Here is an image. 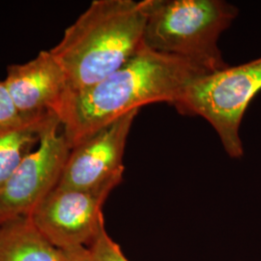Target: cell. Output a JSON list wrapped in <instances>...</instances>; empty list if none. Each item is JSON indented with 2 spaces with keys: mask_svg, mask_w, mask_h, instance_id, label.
Here are the masks:
<instances>
[{
  "mask_svg": "<svg viewBox=\"0 0 261 261\" xmlns=\"http://www.w3.org/2000/svg\"><path fill=\"white\" fill-rule=\"evenodd\" d=\"M209 74L188 60L144 46L98 84L67 90L55 114L71 149L122 116L150 103L174 105L187 87Z\"/></svg>",
  "mask_w": 261,
  "mask_h": 261,
  "instance_id": "1",
  "label": "cell"
},
{
  "mask_svg": "<svg viewBox=\"0 0 261 261\" xmlns=\"http://www.w3.org/2000/svg\"><path fill=\"white\" fill-rule=\"evenodd\" d=\"M147 0H95L49 49L69 91L98 84L143 46Z\"/></svg>",
  "mask_w": 261,
  "mask_h": 261,
  "instance_id": "2",
  "label": "cell"
},
{
  "mask_svg": "<svg viewBox=\"0 0 261 261\" xmlns=\"http://www.w3.org/2000/svg\"><path fill=\"white\" fill-rule=\"evenodd\" d=\"M237 16L238 9L224 0H147L143 44L215 73L228 66L219 39Z\"/></svg>",
  "mask_w": 261,
  "mask_h": 261,
  "instance_id": "3",
  "label": "cell"
},
{
  "mask_svg": "<svg viewBox=\"0 0 261 261\" xmlns=\"http://www.w3.org/2000/svg\"><path fill=\"white\" fill-rule=\"evenodd\" d=\"M259 91L261 57L200 76L173 106L182 114L203 117L214 128L227 155L239 159L244 154L239 133L243 117Z\"/></svg>",
  "mask_w": 261,
  "mask_h": 261,
  "instance_id": "4",
  "label": "cell"
},
{
  "mask_svg": "<svg viewBox=\"0 0 261 261\" xmlns=\"http://www.w3.org/2000/svg\"><path fill=\"white\" fill-rule=\"evenodd\" d=\"M60 128L58 117L53 114L40 133L37 149L23 159L0 190V224L30 217L58 185L71 151Z\"/></svg>",
  "mask_w": 261,
  "mask_h": 261,
  "instance_id": "5",
  "label": "cell"
},
{
  "mask_svg": "<svg viewBox=\"0 0 261 261\" xmlns=\"http://www.w3.org/2000/svg\"><path fill=\"white\" fill-rule=\"evenodd\" d=\"M110 192L56 186L30 215L32 223L60 251L88 247L105 226L103 205Z\"/></svg>",
  "mask_w": 261,
  "mask_h": 261,
  "instance_id": "6",
  "label": "cell"
},
{
  "mask_svg": "<svg viewBox=\"0 0 261 261\" xmlns=\"http://www.w3.org/2000/svg\"><path fill=\"white\" fill-rule=\"evenodd\" d=\"M138 113L122 116L73 147L57 186L112 193L123 180L126 143Z\"/></svg>",
  "mask_w": 261,
  "mask_h": 261,
  "instance_id": "7",
  "label": "cell"
},
{
  "mask_svg": "<svg viewBox=\"0 0 261 261\" xmlns=\"http://www.w3.org/2000/svg\"><path fill=\"white\" fill-rule=\"evenodd\" d=\"M4 84L23 116L55 113L68 90L65 74L50 50L23 64L7 68Z\"/></svg>",
  "mask_w": 261,
  "mask_h": 261,
  "instance_id": "8",
  "label": "cell"
},
{
  "mask_svg": "<svg viewBox=\"0 0 261 261\" xmlns=\"http://www.w3.org/2000/svg\"><path fill=\"white\" fill-rule=\"evenodd\" d=\"M0 261H63V253L43 236L30 217L0 224Z\"/></svg>",
  "mask_w": 261,
  "mask_h": 261,
  "instance_id": "9",
  "label": "cell"
},
{
  "mask_svg": "<svg viewBox=\"0 0 261 261\" xmlns=\"http://www.w3.org/2000/svg\"><path fill=\"white\" fill-rule=\"evenodd\" d=\"M53 114L27 116L16 123L0 125V190L39 143L40 133Z\"/></svg>",
  "mask_w": 261,
  "mask_h": 261,
  "instance_id": "10",
  "label": "cell"
},
{
  "mask_svg": "<svg viewBox=\"0 0 261 261\" xmlns=\"http://www.w3.org/2000/svg\"><path fill=\"white\" fill-rule=\"evenodd\" d=\"M92 261H130L103 226L92 243L87 247Z\"/></svg>",
  "mask_w": 261,
  "mask_h": 261,
  "instance_id": "11",
  "label": "cell"
},
{
  "mask_svg": "<svg viewBox=\"0 0 261 261\" xmlns=\"http://www.w3.org/2000/svg\"><path fill=\"white\" fill-rule=\"evenodd\" d=\"M24 117L16 108L4 81H0V125L16 123Z\"/></svg>",
  "mask_w": 261,
  "mask_h": 261,
  "instance_id": "12",
  "label": "cell"
},
{
  "mask_svg": "<svg viewBox=\"0 0 261 261\" xmlns=\"http://www.w3.org/2000/svg\"><path fill=\"white\" fill-rule=\"evenodd\" d=\"M61 252L63 253V261H92L87 247H77Z\"/></svg>",
  "mask_w": 261,
  "mask_h": 261,
  "instance_id": "13",
  "label": "cell"
}]
</instances>
